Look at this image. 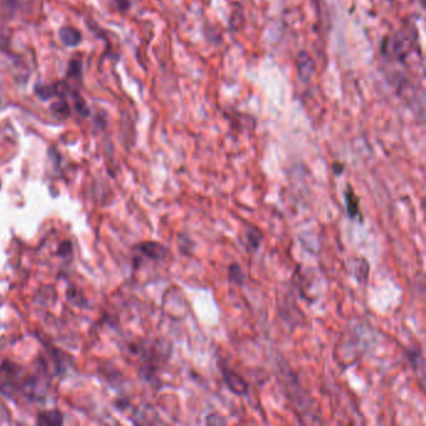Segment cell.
Segmentation results:
<instances>
[{
  "instance_id": "cell-4",
  "label": "cell",
  "mask_w": 426,
  "mask_h": 426,
  "mask_svg": "<svg viewBox=\"0 0 426 426\" xmlns=\"http://www.w3.org/2000/svg\"><path fill=\"white\" fill-rule=\"evenodd\" d=\"M263 233L260 232L259 229L254 225H248L245 227V234H244V239H245V244L248 245L250 250H258L260 248V244L263 241Z\"/></svg>"
},
{
  "instance_id": "cell-1",
  "label": "cell",
  "mask_w": 426,
  "mask_h": 426,
  "mask_svg": "<svg viewBox=\"0 0 426 426\" xmlns=\"http://www.w3.org/2000/svg\"><path fill=\"white\" fill-rule=\"evenodd\" d=\"M222 375H223L224 381L229 388V390L233 391L234 394L237 395H245L248 393V383L244 380L241 376L237 374L235 371L230 370L228 366H222Z\"/></svg>"
},
{
  "instance_id": "cell-8",
  "label": "cell",
  "mask_w": 426,
  "mask_h": 426,
  "mask_svg": "<svg viewBox=\"0 0 426 426\" xmlns=\"http://www.w3.org/2000/svg\"><path fill=\"white\" fill-rule=\"evenodd\" d=\"M51 110L61 118H68L71 115V107L64 100H58V102L51 103Z\"/></svg>"
},
{
  "instance_id": "cell-6",
  "label": "cell",
  "mask_w": 426,
  "mask_h": 426,
  "mask_svg": "<svg viewBox=\"0 0 426 426\" xmlns=\"http://www.w3.org/2000/svg\"><path fill=\"white\" fill-rule=\"evenodd\" d=\"M228 280L230 284L238 285V286H243L245 283V274L238 263L229 265Z\"/></svg>"
},
{
  "instance_id": "cell-7",
  "label": "cell",
  "mask_w": 426,
  "mask_h": 426,
  "mask_svg": "<svg viewBox=\"0 0 426 426\" xmlns=\"http://www.w3.org/2000/svg\"><path fill=\"white\" fill-rule=\"evenodd\" d=\"M407 358H409V361L411 363V365L414 369H420L422 373H424V359H422V354H421L420 349L419 348H416L412 351H407Z\"/></svg>"
},
{
  "instance_id": "cell-9",
  "label": "cell",
  "mask_w": 426,
  "mask_h": 426,
  "mask_svg": "<svg viewBox=\"0 0 426 426\" xmlns=\"http://www.w3.org/2000/svg\"><path fill=\"white\" fill-rule=\"evenodd\" d=\"M334 172L335 173L338 174V175L343 174V172H344V165H343V164H340V162H335Z\"/></svg>"
},
{
  "instance_id": "cell-2",
  "label": "cell",
  "mask_w": 426,
  "mask_h": 426,
  "mask_svg": "<svg viewBox=\"0 0 426 426\" xmlns=\"http://www.w3.org/2000/svg\"><path fill=\"white\" fill-rule=\"evenodd\" d=\"M346 212L350 219L360 218V222H363V217H361L360 212V200L358 198L355 192L353 190L351 187H348L346 190Z\"/></svg>"
},
{
  "instance_id": "cell-3",
  "label": "cell",
  "mask_w": 426,
  "mask_h": 426,
  "mask_svg": "<svg viewBox=\"0 0 426 426\" xmlns=\"http://www.w3.org/2000/svg\"><path fill=\"white\" fill-rule=\"evenodd\" d=\"M59 38L64 46H71V48L80 46L81 41H83L80 31L73 26H63L59 31Z\"/></svg>"
},
{
  "instance_id": "cell-5",
  "label": "cell",
  "mask_w": 426,
  "mask_h": 426,
  "mask_svg": "<svg viewBox=\"0 0 426 426\" xmlns=\"http://www.w3.org/2000/svg\"><path fill=\"white\" fill-rule=\"evenodd\" d=\"M34 93L36 97L43 102H48L53 98L61 97V90L59 85H51V84H38L34 87Z\"/></svg>"
}]
</instances>
